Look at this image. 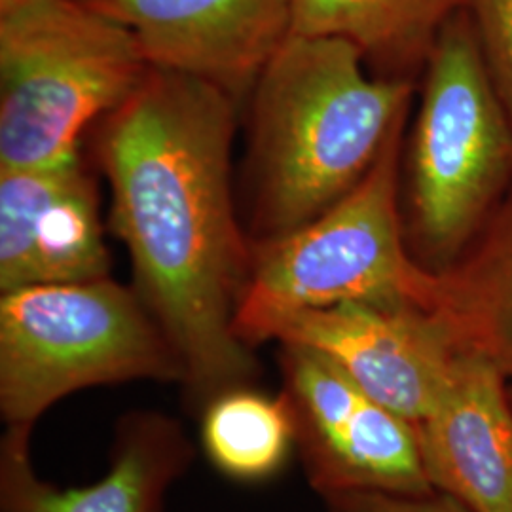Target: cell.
<instances>
[{"label": "cell", "mask_w": 512, "mask_h": 512, "mask_svg": "<svg viewBox=\"0 0 512 512\" xmlns=\"http://www.w3.org/2000/svg\"><path fill=\"white\" fill-rule=\"evenodd\" d=\"M236 109L205 82L150 67L95 139L133 289L183 365L194 412L228 389L255 385L260 372L236 332L253 266L232 198Z\"/></svg>", "instance_id": "1"}, {"label": "cell", "mask_w": 512, "mask_h": 512, "mask_svg": "<svg viewBox=\"0 0 512 512\" xmlns=\"http://www.w3.org/2000/svg\"><path fill=\"white\" fill-rule=\"evenodd\" d=\"M342 38L291 35L251 93L256 241L287 236L346 198L404 126L412 78L372 76Z\"/></svg>", "instance_id": "2"}, {"label": "cell", "mask_w": 512, "mask_h": 512, "mask_svg": "<svg viewBox=\"0 0 512 512\" xmlns=\"http://www.w3.org/2000/svg\"><path fill=\"white\" fill-rule=\"evenodd\" d=\"M404 126L346 198L287 236L255 241L236 311L249 348L272 342L289 317L346 302L412 304L435 310L439 274L412 255L399 209Z\"/></svg>", "instance_id": "3"}, {"label": "cell", "mask_w": 512, "mask_h": 512, "mask_svg": "<svg viewBox=\"0 0 512 512\" xmlns=\"http://www.w3.org/2000/svg\"><path fill=\"white\" fill-rule=\"evenodd\" d=\"M148 71L128 29L80 0H23L0 12V169L78 158L82 133Z\"/></svg>", "instance_id": "4"}, {"label": "cell", "mask_w": 512, "mask_h": 512, "mask_svg": "<svg viewBox=\"0 0 512 512\" xmlns=\"http://www.w3.org/2000/svg\"><path fill=\"white\" fill-rule=\"evenodd\" d=\"M410 147L412 255L448 270L512 188V122L495 92L465 10L423 67Z\"/></svg>", "instance_id": "5"}, {"label": "cell", "mask_w": 512, "mask_h": 512, "mask_svg": "<svg viewBox=\"0 0 512 512\" xmlns=\"http://www.w3.org/2000/svg\"><path fill=\"white\" fill-rule=\"evenodd\" d=\"M184 370L133 287L109 277L0 293V414L33 429L97 385L181 382Z\"/></svg>", "instance_id": "6"}, {"label": "cell", "mask_w": 512, "mask_h": 512, "mask_svg": "<svg viewBox=\"0 0 512 512\" xmlns=\"http://www.w3.org/2000/svg\"><path fill=\"white\" fill-rule=\"evenodd\" d=\"M279 346L281 395L293 414L298 458L317 494L435 490L410 421L378 403L323 351Z\"/></svg>", "instance_id": "7"}, {"label": "cell", "mask_w": 512, "mask_h": 512, "mask_svg": "<svg viewBox=\"0 0 512 512\" xmlns=\"http://www.w3.org/2000/svg\"><path fill=\"white\" fill-rule=\"evenodd\" d=\"M272 342L323 351L414 427L439 403L469 349L439 311L365 302L293 315L277 325Z\"/></svg>", "instance_id": "8"}, {"label": "cell", "mask_w": 512, "mask_h": 512, "mask_svg": "<svg viewBox=\"0 0 512 512\" xmlns=\"http://www.w3.org/2000/svg\"><path fill=\"white\" fill-rule=\"evenodd\" d=\"M124 25L152 69L251 97L293 35V0H80Z\"/></svg>", "instance_id": "9"}, {"label": "cell", "mask_w": 512, "mask_h": 512, "mask_svg": "<svg viewBox=\"0 0 512 512\" xmlns=\"http://www.w3.org/2000/svg\"><path fill=\"white\" fill-rule=\"evenodd\" d=\"M109 275L97 190L80 156L0 169V293Z\"/></svg>", "instance_id": "10"}, {"label": "cell", "mask_w": 512, "mask_h": 512, "mask_svg": "<svg viewBox=\"0 0 512 512\" xmlns=\"http://www.w3.org/2000/svg\"><path fill=\"white\" fill-rule=\"evenodd\" d=\"M31 433L6 427L0 439V512H164L167 492L194 461L179 421L158 410H131L116 421L107 473L61 490L37 475Z\"/></svg>", "instance_id": "11"}, {"label": "cell", "mask_w": 512, "mask_h": 512, "mask_svg": "<svg viewBox=\"0 0 512 512\" xmlns=\"http://www.w3.org/2000/svg\"><path fill=\"white\" fill-rule=\"evenodd\" d=\"M418 429L435 490L473 512H512V401L509 376L467 349L452 382Z\"/></svg>", "instance_id": "12"}, {"label": "cell", "mask_w": 512, "mask_h": 512, "mask_svg": "<svg viewBox=\"0 0 512 512\" xmlns=\"http://www.w3.org/2000/svg\"><path fill=\"white\" fill-rule=\"evenodd\" d=\"M463 0H293V35L351 42L378 76L412 78Z\"/></svg>", "instance_id": "13"}, {"label": "cell", "mask_w": 512, "mask_h": 512, "mask_svg": "<svg viewBox=\"0 0 512 512\" xmlns=\"http://www.w3.org/2000/svg\"><path fill=\"white\" fill-rule=\"evenodd\" d=\"M435 311L512 378V188L465 253L439 272Z\"/></svg>", "instance_id": "14"}, {"label": "cell", "mask_w": 512, "mask_h": 512, "mask_svg": "<svg viewBox=\"0 0 512 512\" xmlns=\"http://www.w3.org/2000/svg\"><path fill=\"white\" fill-rule=\"evenodd\" d=\"M200 414L203 454L234 482H268L296 452L293 414L281 391L268 395L241 385L211 399Z\"/></svg>", "instance_id": "15"}, {"label": "cell", "mask_w": 512, "mask_h": 512, "mask_svg": "<svg viewBox=\"0 0 512 512\" xmlns=\"http://www.w3.org/2000/svg\"><path fill=\"white\" fill-rule=\"evenodd\" d=\"M480 55L512 122V0H463Z\"/></svg>", "instance_id": "16"}, {"label": "cell", "mask_w": 512, "mask_h": 512, "mask_svg": "<svg viewBox=\"0 0 512 512\" xmlns=\"http://www.w3.org/2000/svg\"><path fill=\"white\" fill-rule=\"evenodd\" d=\"M327 512H473L452 495L433 490L406 495L385 492H353L325 497Z\"/></svg>", "instance_id": "17"}, {"label": "cell", "mask_w": 512, "mask_h": 512, "mask_svg": "<svg viewBox=\"0 0 512 512\" xmlns=\"http://www.w3.org/2000/svg\"><path fill=\"white\" fill-rule=\"evenodd\" d=\"M19 2H23V0H0V12L14 8L16 4H19Z\"/></svg>", "instance_id": "18"}, {"label": "cell", "mask_w": 512, "mask_h": 512, "mask_svg": "<svg viewBox=\"0 0 512 512\" xmlns=\"http://www.w3.org/2000/svg\"><path fill=\"white\" fill-rule=\"evenodd\" d=\"M509 391H511V401H512V378H509Z\"/></svg>", "instance_id": "19"}]
</instances>
